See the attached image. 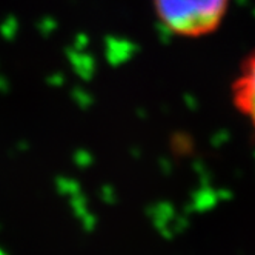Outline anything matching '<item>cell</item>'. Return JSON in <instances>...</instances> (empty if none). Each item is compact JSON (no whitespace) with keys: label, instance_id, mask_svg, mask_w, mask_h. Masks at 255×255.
Returning <instances> with one entry per match:
<instances>
[{"label":"cell","instance_id":"1","mask_svg":"<svg viewBox=\"0 0 255 255\" xmlns=\"http://www.w3.org/2000/svg\"><path fill=\"white\" fill-rule=\"evenodd\" d=\"M158 20L180 37H202L222 25L229 0H154Z\"/></svg>","mask_w":255,"mask_h":255},{"label":"cell","instance_id":"2","mask_svg":"<svg viewBox=\"0 0 255 255\" xmlns=\"http://www.w3.org/2000/svg\"><path fill=\"white\" fill-rule=\"evenodd\" d=\"M232 97L237 109L255 128V51L243 62L234 80Z\"/></svg>","mask_w":255,"mask_h":255}]
</instances>
